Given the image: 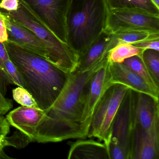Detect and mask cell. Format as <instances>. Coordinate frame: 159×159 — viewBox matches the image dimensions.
I'll return each instance as SVG.
<instances>
[{
  "mask_svg": "<svg viewBox=\"0 0 159 159\" xmlns=\"http://www.w3.org/2000/svg\"><path fill=\"white\" fill-rule=\"evenodd\" d=\"M106 0H71L66 16L67 44L82 55L105 30Z\"/></svg>",
  "mask_w": 159,
  "mask_h": 159,
  "instance_id": "obj_3",
  "label": "cell"
},
{
  "mask_svg": "<svg viewBox=\"0 0 159 159\" xmlns=\"http://www.w3.org/2000/svg\"><path fill=\"white\" fill-rule=\"evenodd\" d=\"M41 21L67 44L66 16L71 0H22Z\"/></svg>",
  "mask_w": 159,
  "mask_h": 159,
  "instance_id": "obj_8",
  "label": "cell"
},
{
  "mask_svg": "<svg viewBox=\"0 0 159 159\" xmlns=\"http://www.w3.org/2000/svg\"><path fill=\"white\" fill-rule=\"evenodd\" d=\"M112 34L108 52L119 45L132 44L142 41L159 39V32L148 31H127Z\"/></svg>",
  "mask_w": 159,
  "mask_h": 159,
  "instance_id": "obj_17",
  "label": "cell"
},
{
  "mask_svg": "<svg viewBox=\"0 0 159 159\" xmlns=\"http://www.w3.org/2000/svg\"><path fill=\"white\" fill-rule=\"evenodd\" d=\"M71 143L67 159H111L104 143L91 139Z\"/></svg>",
  "mask_w": 159,
  "mask_h": 159,
  "instance_id": "obj_16",
  "label": "cell"
},
{
  "mask_svg": "<svg viewBox=\"0 0 159 159\" xmlns=\"http://www.w3.org/2000/svg\"><path fill=\"white\" fill-rule=\"evenodd\" d=\"M128 159H159V117L149 129L133 126Z\"/></svg>",
  "mask_w": 159,
  "mask_h": 159,
  "instance_id": "obj_9",
  "label": "cell"
},
{
  "mask_svg": "<svg viewBox=\"0 0 159 159\" xmlns=\"http://www.w3.org/2000/svg\"><path fill=\"white\" fill-rule=\"evenodd\" d=\"M16 11L5 12L11 18L31 31L44 44L47 51V60L68 73L74 71L78 56L67 44L60 40L29 8L19 0Z\"/></svg>",
  "mask_w": 159,
  "mask_h": 159,
  "instance_id": "obj_4",
  "label": "cell"
},
{
  "mask_svg": "<svg viewBox=\"0 0 159 159\" xmlns=\"http://www.w3.org/2000/svg\"><path fill=\"white\" fill-rule=\"evenodd\" d=\"M5 69L11 81V84L16 85L25 89V85L22 78L10 58L6 63Z\"/></svg>",
  "mask_w": 159,
  "mask_h": 159,
  "instance_id": "obj_25",
  "label": "cell"
},
{
  "mask_svg": "<svg viewBox=\"0 0 159 159\" xmlns=\"http://www.w3.org/2000/svg\"><path fill=\"white\" fill-rule=\"evenodd\" d=\"M2 12L8 34L7 41L28 52L47 59V51L41 40L31 31L11 18L4 11Z\"/></svg>",
  "mask_w": 159,
  "mask_h": 159,
  "instance_id": "obj_11",
  "label": "cell"
},
{
  "mask_svg": "<svg viewBox=\"0 0 159 159\" xmlns=\"http://www.w3.org/2000/svg\"><path fill=\"white\" fill-rule=\"evenodd\" d=\"M142 56H135L127 59L123 63L135 73L144 81L156 91L159 92V87L156 85L147 68L146 67Z\"/></svg>",
  "mask_w": 159,
  "mask_h": 159,
  "instance_id": "obj_20",
  "label": "cell"
},
{
  "mask_svg": "<svg viewBox=\"0 0 159 159\" xmlns=\"http://www.w3.org/2000/svg\"><path fill=\"white\" fill-rule=\"evenodd\" d=\"M1 1H2V0H0V2H1Z\"/></svg>",
  "mask_w": 159,
  "mask_h": 159,
  "instance_id": "obj_32",
  "label": "cell"
},
{
  "mask_svg": "<svg viewBox=\"0 0 159 159\" xmlns=\"http://www.w3.org/2000/svg\"><path fill=\"white\" fill-rule=\"evenodd\" d=\"M104 30L111 34L132 30L159 32V16L138 9H109Z\"/></svg>",
  "mask_w": 159,
  "mask_h": 159,
  "instance_id": "obj_7",
  "label": "cell"
},
{
  "mask_svg": "<svg viewBox=\"0 0 159 159\" xmlns=\"http://www.w3.org/2000/svg\"><path fill=\"white\" fill-rule=\"evenodd\" d=\"M133 45L144 49H152L159 52V39L147 40L132 44Z\"/></svg>",
  "mask_w": 159,
  "mask_h": 159,
  "instance_id": "obj_26",
  "label": "cell"
},
{
  "mask_svg": "<svg viewBox=\"0 0 159 159\" xmlns=\"http://www.w3.org/2000/svg\"><path fill=\"white\" fill-rule=\"evenodd\" d=\"M13 107L12 101L4 97L0 92V114L2 116L7 113Z\"/></svg>",
  "mask_w": 159,
  "mask_h": 159,
  "instance_id": "obj_28",
  "label": "cell"
},
{
  "mask_svg": "<svg viewBox=\"0 0 159 159\" xmlns=\"http://www.w3.org/2000/svg\"><path fill=\"white\" fill-rule=\"evenodd\" d=\"M19 7V0H2L0 2V10L10 12L16 11Z\"/></svg>",
  "mask_w": 159,
  "mask_h": 159,
  "instance_id": "obj_27",
  "label": "cell"
},
{
  "mask_svg": "<svg viewBox=\"0 0 159 159\" xmlns=\"http://www.w3.org/2000/svg\"><path fill=\"white\" fill-rule=\"evenodd\" d=\"M110 10L138 9L152 15L159 16V7L152 0H106Z\"/></svg>",
  "mask_w": 159,
  "mask_h": 159,
  "instance_id": "obj_18",
  "label": "cell"
},
{
  "mask_svg": "<svg viewBox=\"0 0 159 159\" xmlns=\"http://www.w3.org/2000/svg\"><path fill=\"white\" fill-rule=\"evenodd\" d=\"M8 40V34L4 20V15L0 10V43H4Z\"/></svg>",
  "mask_w": 159,
  "mask_h": 159,
  "instance_id": "obj_29",
  "label": "cell"
},
{
  "mask_svg": "<svg viewBox=\"0 0 159 159\" xmlns=\"http://www.w3.org/2000/svg\"><path fill=\"white\" fill-rule=\"evenodd\" d=\"M3 43L25 89L32 95L40 109H48L59 96L71 74L9 41Z\"/></svg>",
  "mask_w": 159,
  "mask_h": 159,
  "instance_id": "obj_2",
  "label": "cell"
},
{
  "mask_svg": "<svg viewBox=\"0 0 159 159\" xmlns=\"http://www.w3.org/2000/svg\"><path fill=\"white\" fill-rule=\"evenodd\" d=\"M9 59L4 44L0 43V92L5 97L7 87L11 84L5 69L6 63Z\"/></svg>",
  "mask_w": 159,
  "mask_h": 159,
  "instance_id": "obj_22",
  "label": "cell"
},
{
  "mask_svg": "<svg viewBox=\"0 0 159 159\" xmlns=\"http://www.w3.org/2000/svg\"><path fill=\"white\" fill-rule=\"evenodd\" d=\"M133 99L135 124L145 129H149L159 117V99L133 90Z\"/></svg>",
  "mask_w": 159,
  "mask_h": 159,
  "instance_id": "obj_15",
  "label": "cell"
},
{
  "mask_svg": "<svg viewBox=\"0 0 159 159\" xmlns=\"http://www.w3.org/2000/svg\"><path fill=\"white\" fill-rule=\"evenodd\" d=\"M0 116H1V115H0Z\"/></svg>",
  "mask_w": 159,
  "mask_h": 159,
  "instance_id": "obj_34",
  "label": "cell"
},
{
  "mask_svg": "<svg viewBox=\"0 0 159 159\" xmlns=\"http://www.w3.org/2000/svg\"><path fill=\"white\" fill-rule=\"evenodd\" d=\"M145 49L136 47L131 44L119 45L108 51L106 56L109 63H123L129 58L135 56H142Z\"/></svg>",
  "mask_w": 159,
  "mask_h": 159,
  "instance_id": "obj_19",
  "label": "cell"
},
{
  "mask_svg": "<svg viewBox=\"0 0 159 159\" xmlns=\"http://www.w3.org/2000/svg\"><path fill=\"white\" fill-rule=\"evenodd\" d=\"M12 94L14 100L21 106L39 108L32 95L24 88H15L12 91Z\"/></svg>",
  "mask_w": 159,
  "mask_h": 159,
  "instance_id": "obj_24",
  "label": "cell"
},
{
  "mask_svg": "<svg viewBox=\"0 0 159 159\" xmlns=\"http://www.w3.org/2000/svg\"><path fill=\"white\" fill-rule=\"evenodd\" d=\"M154 2L156 5L159 7V0H152Z\"/></svg>",
  "mask_w": 159,
  "mask_h": 159,
  "instance_id": "obj_31",
  "label": "cell"
},
{
  "mask_svg": "<svg viewBox=\"0 0 159 159\" xmlns=\"http://www.w3.org/2000/svg\"><path fill=\"white\" fill-rule=\"evenodd\" d=\"M0 115H1V116H2V115H1V114H0Z\"/></svg>",
  "mask_w": 159,
  "mask_h": 159,
  "instance_id": "obj_33",
  "label": "cell"
},
{
  "mask_svg": "<svg viewBox=\"0 0 159 159\" xmlns=\"http://www.w3.org/2000/svg\"><path fill=\"white\" fill-rule=\"evenodd\" d=\"M30 142V141L28 137L19 131L16 132L10 137L0 135V152L6 147L11 146L17 148H22Z\"/></svg>",
  "mask_w": 159,
  "mask_h": 159,
  "instance_id": "obj_23",
  "label": "cell"
},
{
  "mask_svg": "<svg viewBox=\"0 0 159 159\" xmlns=\"http://www.w3.org/2000/svg\"><path fill=\"white\" fill-rule=\"evenodd\" d=\"M107 61L106 57L85 72L71 74L59 96L44 110L45 116L37 129L34 142L58 143L88 137L89 129L82 122L86 91L91 77Z\"/></svg>",
  "mask_w": 159,
  "mask_h": 159,
  "instance_id": "obj_1",
  "label": "cell"
},
{
  "mask_svg": "<svg viewBox=\"0 0 159 159\" xmlns=\"http://www.w3.org/2000/svg\"><path fill=\"white\" fill-rule=\"evenodd\" d=\"M110 80L109 64L107 61L89 80L86 91L82 116V123L89 129L96 105L108 88L112 86Z\"/></svg>",
  "mask_w": 159,
  "mask_h": 159,
  "instance_id": "obj_10",
  "label": "cell"
},
{
  "mask_svg": "<svg viewBox=\"0 0 159 159\" xmlns=\"http://www.w3.org/2000/svg\"><path fill=\"white\" fill-rule=\"evenodd\" d=\"M45 111L39 108L19 107L9 112L6 116L7 121L34 142L38 127L44 120Z\"/></svg>",
  "mask_w": 159,
  "mask_h": 159,
  "instance_id": "obj_12",
  "label": "cell"
},
{
  "mask_svg": "<svg viewBox=\"0 0 159 159\" xmlns=\"http://www.w3.org/2000/svg\"><path fill=\"white\" fill-rule=\"evenodd\" d=\"M9 124L6 118L0 116V135H7L9 132Z\"/></svg>",
  "mask_w": 159,
  "mask_h": 159,
  "instance_id": "obj_30",
  "label": "cell"
},
{
  "mask_svg": "<svg viewBox=\"0 0 159 159\" xmlns=\"http://www.w3.org/2000/svg\"><path fill=\"white\" fill-rule=\"evenodd\" d=\"M111 84L124 85L134 91L146 93L159 99V92L153 89L145 81L123 63H109Z\"/></svg>",
  "mask_w": 159,
  "mask_h": 159,
  "instance_id": "obj_13",
  "label": "cell"
},
{
  "mask_svg": "<svg viewBox=\"0 0 159 159\" xmlns=\"http://www.w3.org/2000/svg\"><path fill=\"white\" fill-rule=\"evenodd\" d=\"M113 34L104 30L87 50L78 56L77 66L72 74L85 72L104 59Z\"/></svg>",
  "mask_w": 159,
  "mask_h": 159,
  "instance_id": "obj_14",
  "label": "cell"
},
{
  "mask_svg": "<svg viewBox=\"0 0 159 159\" xmlns=\"http://www.w3.org/2000/svg\"><path fill=\"white\" fill-rule=\"evenodd\" d=\"M129 89L120 84H115L108 88L94 108L88 138L95 137L104 143L107 141L114 118Z\"/></svg>",
  "mask_w": 159,
  "mask_h": 159,
  "instance_id": "obj_6",
  "label": "cell"
},
{
  "mask_svg": "<svg viewBox=\"0 0 159 159\" xmlns=\"http://www.w3.org/2000/svg\"><path fill=\"white\" fill-rule=\"evenodd\" d=\"M135 125L133 90L129 89L114 118L104 143L111 159H128L131 133Z\"/></svg>",
  "mask_w": 159,
  "mask_h": 159,
  "instance_id": "obj_5",
  "label": "cell"
},
{
  "mask_svg": "<svg viewBox=\"0 0 159 159\" xmlns=\"http://www.w3.org/2000/svg\"><path fill=\"white\" fill-rule=\"evenodd\" d=\"M143 61L156 85L159 87V52L145 49L142 54Z\"/></svg>",
  "mask_w": 159,
  "mask_h": 159,
  "instance_id": "obj_21",
  "label": "cell"
}]
</instances>
